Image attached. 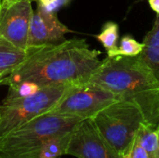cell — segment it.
I'll return each mask as SVG.
<instances>
[{"label":"cell","instance_id":"cell-3","mask_svg":"<svg viewBox=\"0 0 159 158\" xmlns=\"http://www.w3.org/2000/svg\"><path fill=\"white\" fill-rule=\"evenodd\" d=\"M83 119L48 111L0 140V158H31L48 140L73 130Z\"/></svg>","mask_w":159,"mask_h":158},{"label":"cell","instance_id":"cell-7","mask_svg":"<svg viewBox=\"0 0 159 158\" xmlns=\"http://www.w3.org/2000/svg\"><path fill=\"white\" fill-rule=\"evenodd\" d=\"M66 155L77 158H122L101 134L92 119L82 120L72 130Z\"/></svg>","mask_w":159,"mask_h":158},{"label":"cell","instance_id":"cell-9","mask_svg":"<svg viewBox=\"0 0 159 158\" xmlns=\"http://www.w3.org/2000/svg\"><path fill=\"white\" fill-rule=\"evenodd\" d=\"M70 32L71 30L60 21L56 13L47 11L38 5L30 22L28 48L61 43L65 40L64 35Z\"/></svg>","mask_w":159,"mask_h":158},{"label":"cell","instance_id":"cell-10","mask_svg":"<svg viewBox=\"0 0 159 158\" xmlns=\"http://www.w3.org/2000/svg\"><path fill=\"white\" fill-rule=\"evenodd\" d=\"M143 44V49L138 57L150 68L159 82V15L153 28L144 36Z\"/></svg>","mask_w":159,"mask_h":158},{"label":"cell","instance_id":"cell-21","mask_svg":"<svg viewBox=\"0 0 159 158\" xmlns=\"http://www.w3.org/2000/svg\"><path fill=\"white\" fill-rule=\"evenodd\" d=\"M157 134H158V137H159V125H158V127H157Z\"/></svg>","mask_w":159,"mask_h":158},{"label":"cell","instance_id":"cell-15","mask_svg":"<svg viewBox=\"0 0 159 158\" xmlns=\"http://www.w3.org/2000/svg\"><path fill=\"white\" fill-rule=\"evenodd\" d=\"M143 44L138 42L131 35H124L119 42L116 56L124 57H137L141 54L143 49Z\"/></svg>","mask_w":159,"mask_h":158},{"label":"cell","instance_id":"cell-22","mask_svg":"<svg viewBox=\"0 0 159 158\" xmlns=\"http://www.w3.org/2000/svg\"><path fill=\"white\" fill-rule=\"evenodd\" d=\"M2 4V0H0V5Z\"/></svg>","mask_w":159,"mask_h":158},{"label":"cell","instance_id":"cell-5","mask_svg":"<svg viewBox=\"0 0 159 158\" xmlns=\"http://www.w3.org/2000/svg\"><path fill=\"white\" fill-rule=\"evenodd\" d=\"M68 88L48 86L29 95L5 99L0 103V140L33 118L53 109Z\"/></svg>","mask_w":159,"mask_h":158},{"label":"cell","instance_id":"cell-20","mask_svg":"<svg viewBox=\"0 0 159 158\" xmlns=\"http://www.w3.org/2000/svg\"><path fill=\"white\" fill-rule=\"evenodd\" d=\"M13 1L14 0H2V4L0 6H6V5H7V4L11 3V2H13Z\"/></svg>","mask_w":159,"mask_h":158},{"label":"cell","instance_id":"cell-12","mask_svg":"<svg viewBox=\"0 0 159 158\" xmlns=\"http://www.w3.org/2000/svg\"><path fill=\"white\" fill-rule=\"evenodd\" d=\"M72 130L55 136L46 142L31 158H61L66 155Z\"/></svg>","mask_w":159,"mask_h":158},{"label":"cell","instance_id":"cell-17","mask_svg":"<svg viewBox=\"0 0 159 158\" xmlns=\"http://www.w3.org/2000/svg\"><path fill=\"white\" fill-rule=\"evenodd\" d=\"M34 1H37L38 5L41 6L47 11L56 13V11L60 7L66 6L71 0H34Z\"/></svg>","mask_w":159,"mask_h":158},{"label":"cell","instance_id":"cell-13","mask_svg":"<svg viewBox=\"0 0 159 158\" xmlns=\"http://www.w3.org/2000/svg\"><path fill=\"white\" fill-rule=\"evenodd\" d=\"M136 139L148 158H159V137L157 129L143 123L136 133Z\"/></svg>","mask_w":159,"mask_h":158},{"label":"cell","instance_id":"cell-14","mask_svg":"<svg viewBox=\"0 0 159 158\" xmlns=\"http://www.w3.org/2000/svg\"><path fill=\"white\" fill-rule=\"evenodd\" d=\"M96 39L103 46L108 58L116 56L119 39V27L115 21H107L102 28V32L96 35Z\"/></svg>","mask_w":159,"mask_h":158},{"label":"cell","instance_id":"cell-8","mask_svg":"<svg viewBox=\"0 0 159 158\" xmlns=\"http://www.w3.org/2000/svg\"><path fill=\"white\" fill-rule=\"evenodd\" d=\"M32 2L14 0L0 6V37L22 49H28V34L34 12Z\"/></svg>","mask_w":159,"mask_h":158},{"label":"cell","instance_id":"cell-16","mask_svg":"<svg viewBox=\"0 0 159 158\" xmlns=\"http://www.w3.org/2000/svg\"><path fill=\"white\" fill-rule=\"evenodd\" d=\"M122 158H148V156L144 149L141 146V144L137 141L136 136H135V139L132 142L129 149Z\"/></svg>","mask_w":159,"mask_h":158},{"label":"cell","instance_id":"cell-2","mask_svg":"<svg viewBox=\"0 0 159 158\" xmlns=\"http://www.w3.org/2000/svg\"><path fill=\"white\" fill-rule=\"evenodd\" d=\"M89 82L111 91L121 101L136 105L143 113L146 125L157 129L159 82L138 56L107 57Z\"/></svg>","mask_w":159,"mask_h":158},{"label":"cell","instance_id":"cell-1","mask_svg":"<svg viewBox=\"0 0 159 158\" xmlns=\"http://www.w3.org/2000/svg\"><path fill=\"white\" fill-rule=\"evenodd\" d=\"M102 51L91 49L85 39H70L40 47H30L24 61L7 76L9 88L27 86H79L89 83L102 65Z\"/></svg>","mask_w":159,"mask_h":158},{"label":"cell","instance_id":"cell-4","mask_svg":"<svg viewBox=\"0 0 159 158\" xmlns=\"http://www.w3.org/2000/svg\"><path fill=\"white\" fill-rule=\"evenodd\" d=\"M91 119L122 157L129 149L140 126L145 123L143 113L136 105L121 100L105 107Z\"/></svg>","mask_w":159,"mask_h":158},{"label":"cell","instance_id":"cell-6","mask_svg":"<svg viewBox=\"0 0 159 158\" xmlns=\"http://www.w3.org/2000/svg\"><path fill=\"white\" fill-rule=\"evenodd\" d=\"M120 101L111 91L91 82L69 87L51 112L91 119L105 107Z\"/></svg>","mask_w":159,"mask_h":158},{"label":"cell","instance_id":"cell-11","mask_svg":"<svg viewBox=\"0 0 159 158\" xmlns=\"http://www.w3.org/2000/svg\"><path fill=\"white\" fill-rule=\"evenodd\" d=\"M29 51L30 48H20L0 37V74H10L24 61Z\"/></svg>","mask_w":159,"mask_h":158},{"label":"cell","instance_id":"cell-18","mask_svg":"<svg viewBox=\"0 0 159 158\" xmlns=\"http://www.w3.org/2000/svg\"><path fill=\"white\" fill-rule=\"evenodd\" d=\"M148 3L151 7V8L159 15V0H148Z\"/></svg>","mask_w":159,"mask_h":158},{"label":"cell","instance_id":"cell-19","mask_svg":"<svg viewBox=\"0 0 159 158\" xmlns=\"http://www.w3.org/2000/svg\"><path fill=\"white\" fill-rule=\"evenodd\" d=\"M9 74L6 73V74H0V86L2 85H7V76Z\"/></svg>","mask_w":159,"mask_h":158}]
</instances>
